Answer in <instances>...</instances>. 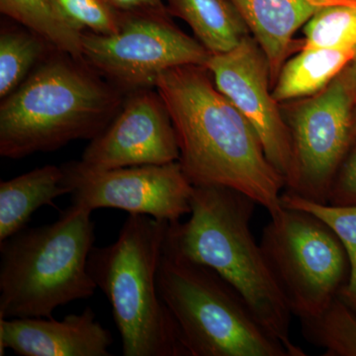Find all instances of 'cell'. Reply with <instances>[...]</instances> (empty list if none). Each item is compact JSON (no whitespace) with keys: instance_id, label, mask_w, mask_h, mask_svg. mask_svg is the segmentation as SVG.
Masks as SVG:
<instances>
[{"instance_id":"obj_9","label":"cell","mask_w":356,"mask_h":356,"mask_svg":"<svg viewBox=\"0 0 356 356\" xmlns=\"http://www.w3.org/2000/svg\"><path fill=\"white\" fill-rule=\"evenodd\" d=\"M356 96L343 70L322 91L301 103L291 115L293 172L288 192L327 203L332 180L353 144Z\"/></svg>"},{"instance_id":"obj_16","label":"cell","mask_w":356,"mask_h":356,"mask_svg":"<svg viewBox=\"0 0 356 356\" xmlns=\"http://www.w3.org/2000/svg\"><path fill=\"white\" fill-rule=\"evenodd\" d=\"M172 16L184 20L211 54L231 51L250 34L231 0H165Z\"/></svg>"},{"instance_id":"obj_1","label":"cell","mask_w":356,"mask_h":356,"mask_svg":"<svg viewBox=\"0 0 356 356\" xmlns=\"http://www.w3.org/2000/svg\"><path fill=\"white\" fill-rule=\"evenodd\" d=\"M179 147V163L193 186L241 192L280 216L284 177L267 159L252 124L222 95L205 65L173 67L156 79Z\"/></svg>"},{"instance_id":"obj_15","label":"cell","mask_w":356,"mask_h":356,"mask_svg":"<svg viewBox=\"0 0 356 356\" xmlns=\"http://www.w3.org/2000/svg\"><path fill=\"white\" fill-rule=\"evenodd\" d=\"M63 166L44 165L0 182V243L26 228L40 208L70 194Z\"/></svg>"},{"instance_id":"obj_18","label":"cell","mask_w":356,"mask_h":356,"mask_svg":"<svg viewBox=\"0 0 356 356\" xmlns=\"http://www.w3.org/2000/svg\"><path fill=\"white\" fill-rule=\"evenodd\" d=\"M57 50L27 28L2 27L0 33V98L24 83L33 70Z\"/></svg>"},{"instance_id":"obj_19","label":"cell","mask_w":356,"mask_h":356,"mask_svg":"<svg viewBox=\"0 0 356 356\" xmlns=\"http://www.w3.org/2000/svg\"><path fill=\"white\" fill-rule=\"evenodd\" d=\"M0 13L43 37L58 51L83 60V33L60 17L51 0H0Z\"/></svg>"},{"instance_id":"obj_14","label":"cell","mask_w":356,"mask_h":356,"mask_svg":"<svg viewBox=\"0 0 356 356\" xmlns=\"http://www.w3.org/2000/svg\"><path fill=\"white\" fill-rule=\"evenodd\" d=\"M266 55L271 86L288 57L301 49L294 40L299 28L324 7L356 0H231Z\"/></svg>"},{"instance_id":"obj_23","label":"cell","mask_w":356,"mask_h":356,"mask_svg":"<svg viewBox=\"0 0 356 356\" xmlns=\"http://www.w3.org/2000/svg\"><path fill=\"white\" fill-rule=\"evenodd\" d=\"M56 10L74 30L99 35L120 31L123 13L106 0H51Z\"/></svg>"},{"instance_id":"obj_27","label":"cell","mask_w":356,"mask_h":356,"mask_svg":"<svg viewBox=\"0 0 356 356\" xmlns=\"http://www.w3.org/2000/svg\"><path fill=\"white\" fill-rule=\"evenodd\" d=\"M356 139V107L353 111V142Z\"/></svg>"},{"instance_id":"obj_21","label":"cell","mask_w":356,"mask_h":356,"mask_svg":"<svg viewBox=\"0 0 356 356\" xmlns=\"http://www.w3.org/2000/svg\"><path fill=\"white\" fill-rule=\"evenodd\" d=\"M281 202L283 207L307 211L315 215L334 231L343 243L350 261V274L341 297L356 314V205L313 202L288 191L282 193Z\"/></svg>"},{"instance_id":"obj_25","label":"cell","mask_w":356,"mask_h":356,"mask_svg":"<svg viewBox=\"0 0 356 356\" xmlns=\"http://www.w3.org/2000/svg\"><path fill=\"white\" fill-rule=\"evenodd\" d=\"M121 13L166 8L165 0H106Z\"/></svg>"},{"instance_id":"obj_6","label":"cell","mask_w":356,"mask_h":356,"mask_svg":"<svg viewBox=\"0 0 356 356\" xmlns=\"http://www.w3.org/2000/svg\"><path fill=\"white\" fill-rule=\"evenodd\" d=\"M158 287L187 356H292L228 281L166 241Z\"/></svg>"},{"instance_id":"obj_11","label":"cell","mask_w":356,"mask_h":356,"mask_svg":"<svg viewBox=\"0 0 356 356\" xmlns=\"http://www.w3.org/2000/svg\"><path fill=\"white\" fill-rule=\"evenodd\" d=\"M205 67L218 89L252 124L267 159L287 184L294 163L291 131L274 99L270 72L261 46L248 35L231 51L211 54Z\"/></svg>"},{"instance_id":"obj_2","label":"cell","mask_w":356,"mask_h":356,"mask_svg":"<svg viewBox=\"0 0 356 356\" xmlns=\"http://www.w3.org/2000/svg\"><path fill=\"white\" fill-rule=\"evenodd\" d=\"M125 95L84 60L54 50L0 105V156L19 159L93 140Z\"/></svg>"},{"instance_id":"obj_8","label":"cell","mask_w":356,"mask_h":356,"mask_svg":"<svg viewBox=\"0 0 356 356\" xmlns=\"http://www.w3.org/2000/svg\"><path fill=\"white\" fill-rule=\"evenodd\" d=\"M83 57L97 74L124 95L154 88L166 70L206 65L211 53L178 28L168 9L123 13L113 35L83 32Z\"/></svg>"},{"instance_id":"obj_20","label":"cell","mask_w":356,"mask_h":356,"mask_svg":"<svg viewBox=\"0 0 356 356\" xmlns=\"http://www.w3.org/2000/svg\"><path fill=\"white\" fill-rule=\"evenodd\" d=\"M300 322L304 337L325 356H356V314L341 296L322 315Z\"/></svg>"},{"instance_id":"obj_7","label":"cell","mask_w":356,"mask_h":356,"mask_svg":"<svg viewBox=\"0 0 356 356\" xmlns=\"http://www.w3.org/2000/svg\"><path fill=\"white\" fill-rule=\"evenodd\" d=\"M261 245L288 308L300 321L322 315L350 280L343 243L307 211L284 207L264 229Z\"/></svg>"},{"instance_id":"obj_3","label":"cell","mask_w":356,"mask_h":356,"mask_svg":"<svg viewBox=\"0 0 356 356\" xmlns=\"http://www.w3.org/2000/svg\"><path fill=\"white\" fill-rule=\"evenodd\" d=\"M257 203L222 186H194L188 220L170 222L166 245L216 271L242 295L267 331L292 356H305L291 339V312L250 222Z\"/></svg>"},{"instance_id":"obj_5","label":"cell","mask_w":356,"mask_h":356,"mask_svg":"<svg viewBox=\"0 0 356 356\" xmlns=\"http://www.w3.org/2000/svg\"><path fill=\"white\" fill-rule=\"evenodd\" d=\"M91 213L72 204L57 221L0 243V318H50L58 307L95 295Z\"/></svg>"},{"instance_id":"obj_24","label":"cell","mask_w":356,"mask_h":356,"mask_svg":"<svg viewBox=\"0 0 356 356\" xmlns=\"http://www.w3.org/2000/svg\"><path fill=\"white\" fill-rule=\"evenodd\" d=\"M327 203L334 206L356 205V147L339 166L327 194Z\"/></svg>"},{"instance_id":"obj_22","label":"cell","mask_w":356,"mask_h":356,"mask_svg":"<svg viewBox=\"0 0 356 356\" xmlns=\"http://www.w3.org/2000/svg\"><path fill=\"white\" fill-rule=\"evenodd\" d=\"M304 35L301 49L356 50V1L321 9L304 25Z\"/></svg>"},{"instance_id":"obj_26","label":"cell","mask_w":356,"mask_h":356,"mask_svg":"<svg viewBox=\"0 0 356 356\" xmlns=\"http://www.w3.org/2000/svg\"><path fill=\"white\" fill-rule=\"evenodd\" d=\"M344 70H346V74H348V79H350L351 86H353L356 96V51L355 58Z\"/></svg>"},{"instance_id":"obj_17","label":"cell","mask_w":356,"mask_h":356,"mask_svg":"<svg viewBox=\"0 0 356 356\" xmlns=\"http://www.w3.org/2000/svg\"><path fill=\"white\" fill-rule=\"evenodd\" d=\"M356 50L305 48L286 60L273 88L278 103L317 95L355 58Z\"/></svg>"},{"instance_id":"obj_4","label":"cell","mask_w":356,"mask_h":356,"mask_svg":"<svg viewBox=\"0 0 356 356\" xmlns=\"http://www.w3.org/2000/svg\"><path fill=\"white\" fill-rule=\"evenodd\" d=\"M170 224L129 214L116 242L89 254V273L111 305L124 356H187L158 287Z\"/></svg>"},{"instance_id":"obj_13","label":"cell","mask_w":356,"mask_h":356,"mask_svg":"<svg viewBox=\"0 0 356 356\" xmlns=\"http://www.w3.org/2000/svg\"><path fill=\"white\" fill-rule=\"evenodd\" d=\"M111 332L96 321L90 307L81 314L53 317L0 318V355L110 356Z\"/></svg>"},{"instance_id":"obj_12","label":"cell","mask_w":356,"mask_h":356,"mask_svg":"<svg viewBox=\"0 0 356 356\" xmlns=\"http://www.w3.org/2000/svg\"><path fill=\"white\" fill-rule=\"evenodd\" d=\"M179 156L170 115L156 88H149L126 95L120 111L74 163L88 172H104L168 165Z\"/></svg>"},{"instance_id":"obj_10","label":"cell","mask_w":356,"mask_h":356,"mask_svg":"<svg viewBox=\"0 0 356 356\" xmlns=\"http://www.w3.org/2000/svg\"><path fill=\"white\" fill-rule=\"evenodd\" d=\"M72 204L89 211L112 208L170 222L191 211L194 186L179 161L88 172L74 161L63 165Z\"/></svg>"}]
</instances>
